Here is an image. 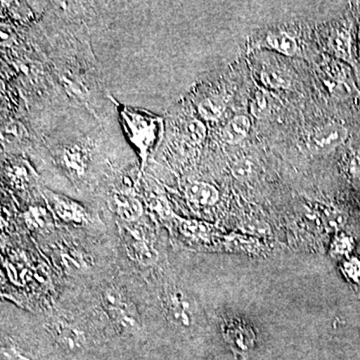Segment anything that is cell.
<instances>
[{"label": "cell", "mask_w": 360, "mask_h": 360, "mask_svg": "<svg viewBox=\"0 0 360 360\" xmlns=\"http://www.w3.org/2000/svg\"><path fill=\"white\" fill-rule=\"evenodd\" d=\"M120 116L125 131L129 135L130 142L136 148L143 167L161 141L163 120L158 116L129 108H122Z\"/></svg>", "instance_id": "1"}, {"label": "cell", "mask_w": 360, "mask_h": 360, "mask_svg": "<svg viewBox=\"0 0 360 360\" xmlns=\"http://www.w3.org/2000/svg\"><path fill=\"white\" fill-rule=\"evenodd\" d=\"M103 304L116 329L122 333H132L141 328V315L134 303L116 288H108L101 295Z\"/></svg>", "instance_id": "2"}, {"label": "cell", "mask_w": 360, "mask_h": 360, "mask_svg": "<svg viewBox=\"0 0 360 360\" xmlns=\"http://www.w3.org/2000/svg\"><path fill=\"white\" fill-rule=\"evenodd\" d=\"M165 319L176 328H193L196 322V304L188 293L176 286H167L161 293Z\"/></svg>", "instance_id": "3"}, {"label": "cell", "mask_w": 360, "mask_h": 360, "mask_svg": "<svg viewBox=\"0 0 360 360\" xmlns=\"http://www.w3.org/2000/svg\"><path fill=\"white\" fill-rule=\"evenodd\" d=\"M347 137V127L338 123H330L314 130L307 139V146L314 155H326L342 146Z\"/></svg>", "instance_id": "4"}, {"label": "cell", "mask_w": 360, "mask_h": 360, "mask_svg": "<svg viewBox=\"0 0 360 360\" xmlns=\"http://www.w3.org/2000/svg\"><path fill=\"white\" fill-rule=\"evenodd\" d=\"M49 328L52 338L65 352L77 354L84 349L87 342L86 335L77 324L58 319L49 324Z\"/></svg>", "instance_id": "5"}, {"label": "cell", "mask_w": 360, "mask_h": 360, "mask_svg": "<svg viewBox=\"0 0 360 360\" xmlns=\"http://www.w3.org/2000/svg\"><path fill=\"white\" fill-rule=\"evenodd\" d=\"M187 198L200 206H212L219 200V193L217 187L206 182H194L186 189Z\"/></svg>", "instance_id": "6"}, {"label": "cell", "mask_w": 360, "mask_h": 360, "mask_svg": "<svg viewBox=\"0 0 360 360\" xmlns=\"http://www.w3.org/2000/svg\"><path fill=\"white\" fill-rule=\"evenodd\" d=\"M250 127L251 122L248 116H236L222 129V139L232 146L240 143L248 136Z\"/></svg>", "instance_id": "7"}, {"label": "cell", "mask_w": 360, "mask_h": 360, "mask_svg": "<svg viewBox=\"0 0 360 360\" xmlns=\"http://www.w3.org/2000/svg\"><path fill=\"white\" fill-rule=\"evenodd\" d=\"M266 44L270 49L286 56H295L298 53V44L295 37L288 32H276L269 34Z\"/></svg>", "instance_id": "8"}, {"label": "cell", "mask_w": 360, "mask_h": 360, "mask_svg": "<svg viewBox=\"0 0 360 360\" xmlns=\"http://www.w3.org/2000/svg\"><path fill=\"white\" fill-rule=\"evenodd\" d=\"M63 162L72 174H84L86 165V155L84 148L77 146L66 148L63 153Z\"/></svg>", "instance_id": "9"}, {"label": "cell", "mask_w": 360, "mask_h": 360, "mask_svg": "<svg viewBox=\"0 0 360 360\" xmlns=\"http://www.w3.org/2000/svg\"><path fill=\"white\" fill-rule=\"evenodd\" d=\"M225 110V101L221 96H210L198 104V113L208 122L219 120Z\"/></svg>", "instance_id": "10"}, {"label": "cell", "mask_w": 360, "mask_h": 360, "mask_svg": "<svg viewBox=\"0 0 360 360\" xmlns=\"http://www.w3.org/2000/svg\"><path fill=\"white\" fill-rule=\"evenodd\" d=\"M330 46L338 58L349 61L352 59L350 49V33L347 28L341 27L335 30L330 39Z\"/></svg>", "instance_id": "11"}, {"label": "cell", "mask_w": 360, "mask_h": 360, "mask_svg": "<svg viewBox=\"0 0 360 360\" xmlns=\"http://www.w3.org/2000/svg\"><path fill=\"white\" fill-rule=\"evenodd\" d=\"M184 135L186 141L193 146H198L205 141L206 136V127L200 120H189L184 127Z\"/></svg>", "instance_id": "12"}, {"label": "cell", "mask_w": 360, "mask_h": 360, "mask_svg": "<svg viewBox=\"0 0 360 360\" xmlns=\"http://www.w3.org/2000/svg\"><path fill=\"white\" fill-rule=\"evenodd\" d=\"M117 212L125 219H136L141 214V205L134 198H122L116 200Z\"/></svg>", "instance_id": "13"}, {"label": "cell", "mask_w": 360, "mask_h": 360, "mask_svg": "<svg viewBox=\"0 0 360 360\" xmlns=\"http://www.w3.org/2000/svg\"><path fill=\"white\" fill-rule=\"evenodd\" d=\"M281 71L266 70L262 72V80L265 85L272 89H288L290 86V78L285 77Z\"/></svg>", "instance_id": "14"}, {"label": "cell", "mask_w": 360, "mask_h": 360, "mask_svg": "<svg viewBox=\"0 0 360 360\" xmlns=\"http://www.w3.org/2000/svg\"><path fill=\"white\" fill-rule=\"evenodd\" d=\"M269 97L264 92H257V96L255 97V101H252V105H251V112H252V115L257 118H262L265 115H269Z\"/></svg>", "instance_id": "15"}, {"label": "cell", "mask_w": 360, "mask_h": 360, "mask_svg": "<svg viewBox=\"0 0 360 360\" xmlns=\"http://www.w3.org/2000/svg\"><path fill=\"white\" fill-rule=\"evenodd\" d=\"M2 354L6 360H32L20 347L14 345L13 342H7L6 347H2Z\"/></svg>", "instance_id": "16"}, {"label": "cell", "mask_w": 360, "mask_h": 360, "mask_svg": "<svg viewBox=\"0 0 360 360\" xmlns=\"http://www.w3.org/2000/svg\"><path fill=\"white\" fill-rule=\"evenodd\" d=\"M56 203L58 205L59 213L65 215V217H68L70 219H72V217L78 219L82 215V210L77 205H70L68 201L60 200H56Z\"/></svg>", "instance_id": "17"}, {"label": "cell", "mask_w": 360, "mask_h": 360, "mask_svg": "<svg viewBox=\"0 0 360 360\" xmlns=\"http://www.w3.org/2000/svg\"><path fill=\"white\" fill-rule=\"evenodd\" d=\"M347 172L352 179L360 181V148L350 155L347 163Z\"/></svg>", "instance_id": "18"}, {"label": "cell", "mask_w": 360, "mask_h": 360, "mask_svg": "<svg viewBox=\"0 0 360 360\" xmlns=\"http://www.w3.org/2000/svg\"><path fill=\"white\" fill-rule=\"evenodd\" d=\"M251 172H252V167L248 160L238 161L232 167V174L238 179H248L251 174Z\"/></svg>", "instance_id": "19"}]
</instances>
